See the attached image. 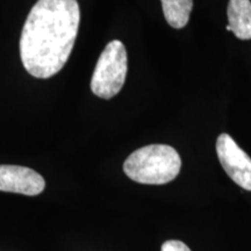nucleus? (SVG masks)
Wrapping results in <instances>:
<instances>
[{"label": "nucleus", "mask_w": 251, "mask_h": 251, "mask_svg": "<svg viewBox=\"0 0 251 251\" xmlns=\"http://www.w3.org/2000/svg\"><path fill=\"white\" fill-rule=\"evenodd\" d=\"M79 24L77 0H39L20 37V57L28 74L41 79L58 74L70 57Z\"/></svg>", "instance_id": "f257e3e1"}, {"label": "nucleus", "mask_w": 251, "mask_h": 251, "mask_svg": "<svg viewBox=\"0 0 251 251\" xmlns=\"http://www.w3.org/2000/svg\"><path fill=\"white\" fill-rule=\"evenodd\" d=\"M181 159L177 150L166 144H150L126 159L125 174L131 180L147 185L170 183L179 175Z\"/></svg>", "instance_id": "f03ea898"}, {"label": "nucleus", "mask_w": 251, "mask_h": 251, "mask_svg": "<svg viewBox=\"0 0 251 251\" xmlns=\"http://www.w3.org/2000/svg\"><path fill=\"white\" fill-rule=\"evenodd\" d=\"M128 70L127 50L121 41H111L97 62L91 90L97 97L111 99L120 92L124 86Z\"/></svg>", "instance_id": "7ed1b4c3"}, {"label": "nucleus", "mask_w": 251, "mask_h": 251, "mask_svg": "<svg viewBox=\"0 0 251 251\" xmlns=\"http://www.w3.org/2000/svg\"><path fill=\"white\" fill-rule=\"evenodd\" d=\"M216 153L222 168L238 186L251 191V158L228 134L216 140Z\"/></svg>", "instance_id": "20e7f679"}, {"label": "nucleus", "mask_w": 251, "mask_h": 251, "mask_svg": "<svg viewBox=\"0 0 251 251\" xmlns=\"http://www.w3.org/2000/svg\"><path fill=\"white\" fill-rule=\"evenodd\" d=\"M46 187L43 177L26 166L0 165V191L39 196Z\"/></svg>", "instance_id": "39448f33"}, {"label": "nucleus", "mask_w": 251, "mask_h": 251, "mask_svg": "<svg viewBox=\"0 0 251 251\" xmlns=\"http://www.w3.org/2000/svg\"><path fill=\"white\" fill-rule=\"evenodd\" d=\"M228 21L237 39L251 40L250 0H229Z\"/></svg>", "instance_id": "423d86ee"}, {"label": "nucleus", "mask_w": 251, "mask_h": 251, "mask_svg": "<svg viewBox=\"0 0 251 251\" xmlns=\"http://www.w3.org/2000/svg\"><path fill=\"white\" fill-rule=\"evenodd\" d=\"M168 24L176 29L186 26L193 8V0H161Z\"/></svg>", "instance_id": "0eeeda50"}, {"label": "nucleus", "mask_w": 251, "mask_h": 251, "mask_svg": "<svg viewBox=\"0 0 251 251\" xmlns=\"http://www.w3.org/2000/svg\"><path fill=\"white\" fill-rule=\"evenodd\" d=\"M162 251H191L186 244L177 240H170L163 243Z\"/></svg>", "instance_id": "6e6552de"}, {"label": "nucleus", "mask_w": 251, "mask_h": 251, "mask_svg": "<svg viewBox=\"0 0 251 251\" xmlns=\"http://www.w3.org/2000/svg\"><path fill=\"white\" fill-rule=\"evenodd\" d=\"M226 29H227V30H229V31H231V27H230V26H229V25H228V26H227V27H226Z\"/></svg>", "instance_id": "1a4fd4ad"}]
</instances>
